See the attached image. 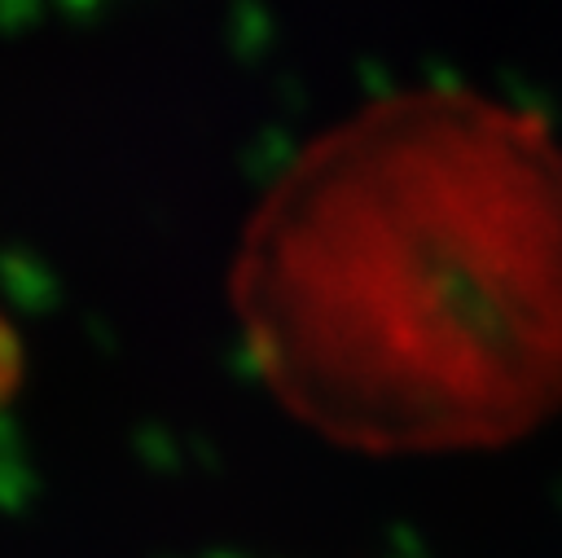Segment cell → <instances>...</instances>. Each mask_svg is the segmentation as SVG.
Listing matches in <instances>:
<instances>
[{
	"label": "cell",
	"mask_w": 562,
	"mask_h": 558,
	"mask_svg": "<svg viewBox=\"0 0 562 558\" xmlns=\"http://www.w3.org/2000/svg\"><path fill=\"white\" fill-rule=\"evenodd\" d=\"M255 369L360 453H452L562 413V145L465 88L386 97L307 145L246 224Z\"/></svg>",
	"instance_id": "1"
},
{
	"label": "cell",
	"mask_w": 562,
	"mask_h": 558,
	"mask_svg": "<svg viewBox=\"0 0 562 558\" xmlns=\"http://www.w3.org/2000/svg\"><path fill=\"white\" fill-rule=\"evenodd\" d=\"M18 382H22V343H18L13 325L0 316V404L13 400Z\"/></svg>",
	"instance_id": "2"
}]
</instances>
